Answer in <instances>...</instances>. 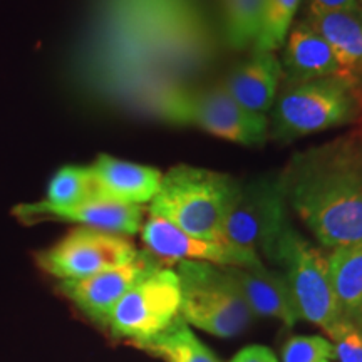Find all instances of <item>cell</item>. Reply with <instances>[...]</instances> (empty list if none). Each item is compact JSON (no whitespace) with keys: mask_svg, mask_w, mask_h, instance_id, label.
Instances as JSON below:
<instances>
[{"mask_svg":"<svg viewBox=\"0 0 362 362\" xmlns=\"http://www.w3.org/2000/svg\"><path fill=\"white\" fill-rule=\"evenodd\" d=\"M287 205L325 248L362 242V134L297 153L279 175Z\"/></svg>","mask_w":362,"mask_h":362,"instance_id":"obj_1","label":"cell"},{"mask_svg":"<svg viewBox=\"0 0 362 362\" xmlns=\"http://www.w3.org/2000/svg\"><path fill=\"white\" fill-rule=\"evenodd\" d=\"M240 181L192 165H176L163 175L149 215L160 216L194 237L221 242V226Z\"/></svg>","mask_w":362,"mask_h":362,"instance_id":"obj_2","label":"cell"},{"mask_svg":"<svg viewBox=\"0 0 362 362\" xmlns=\"http://www.w3.org/2000/svg\"><path fill=\"white\" fill-rule=\"evenodd\" d=\"M362 115V88L330 76L282 84L269 116V138L293 141L356 123Z\"/></svg>","mask_w":362,"mask_h":362,"instance_id":"obj_3","label":"cell"},{"mask_svg":"<svg viewBox=\"0 0 362 362\" xmlns=\"http://www.w3.org/2000/svg\"><path fill=\"white\" fill-rule=\"evenodd\" d=\"M155 112L176 126H192L243 146H260L269 139V116L243 110L225 86L187 89L171 86L153 101Z\"/></svg>","mask_w":362,"mask_h":362,"instance_id":"obj_4","label":"cell"},{"mask_svg":"<svg viewBox=\"0 0 362 362\" xmlns=\"http://www.w3.org/2000/svg\"><path fill=\"white\" fill-rule=\"evenodd\" d=\"M180 317L211 336L233 337L248 327L253 312L226 267L180 262Z\"/></svg>","mask_w":362,"mask_h":362,"instance_id":"obj_5","label":"cell"},{"mask_svg":"<svg viewBox=\"0 0 362 362\" xmlns=\"http://www.w3.org/2000/svg\"><path fill=\"white\" fill-rule=\"evenodd\" d=\"M288 226L279 176H262L238 183L221 226V242L252 259L267 257L275 262L280 238Z\"/></svg>","mask_w":362,"mask_h":362,"instance_id":"obj_6","label":"cell"},{"mask_svg":"<svg viewBox=\"0 0 362 362\" xmlns=\"http://www.w3.org/2000/svg\"><path fill=\"white\" fill-rule=\"evenodd\" d=\"M275 262L285 267V279L302 319L332 332L342 317L330 282L327 255L288 226L280 238Z\"/></svg>","mask_w":362,"mask_h":362,"instance_id":"obj_7","label":"cell"},{"mask_svg":"<svg viewBox=\"0 0 362 362\" xmlns=\"http://www.w3.org/2000/svg\"><path fill=\"white\" fill-rule=\"evenodd\" d=\"M181 287L176 270L153 269L136 282L111 312L107 325L116 336L146 344L180 319Z\"/></svg>","mask_w":362,"mask_h":362,"instance_id":"obj_8","label":"cell"},{"mask_svg":"<svg viewBox=\"0 0 362 362\" xmlns=\"http://www.w3.org/2000/svg\"><path fill=\"white\" fill-rule=\"evenodd\" d=\"M138 255L133 243L123 235L81 226L40 253L39 264L52 277L66 282L83 280L126 265Z\"/></svg>","mask_w":362,"mask_h":362,"instance_id":"obj_9","label":"cell"},{"mask_svg":"<svg viewBox=\"0 0 362 362\" xmlns=\"http://www.w3.org/2000/svg\"><path fill=\"white\" fill-rule=\"evenodd\" d=\"M141 238L153 255L166 262H205L220 267H255L252 259L223 242L194 237L160 216L149 215L141 226Z\"/></svg>","mask_w":362,"mask_h":362,"instance_id":"obj_10","label":"cell"},{"mask_svg":"<svg viewBox=\"0 0 362 362\" xmlns=\"http://www.w3.org/2000/svg\"><path fill=\"white\" fill-rule=\"evenodd\" d=\"M156 267L151 259L139 253L126 265L104 270L83 280H66L61 284V288L90 319L107 322L111 312L124 293Z\"/></svg>","mask_w":362,"mask_h":362,"instance_id":"obj_11","label":"cell"},{"mask_svg":"<svg viewBox=\"0 0 362 362\" xmlns=\"http://www.w3.org/2000/svg\"><path fill=\"white\" fill-rule=\"evenodd\" d=\"M16 215L24 220L56 218L81 223L86 228L101 230L115 235H134L141 232L144 223V208L141 205L94 200L78 206L56 208L44 202L29 203L16 208Z\"/></svg>","mask_w":362,"mask_h":362,"instance_id":"obj_12","label":"cell"},{"mask_svg":"<svg viewBox=\"0 0 362 362\" xmlns=\"http://www.w3.org/2000/svg\"><path fill=\"white\" fill-rule=\"evenodd\" d=\"M96 181L98 200L144 205L151 203L161 188L163 173L153 166L101 155L90 165Z\"/></svg>","mask_w":362,"mask_h":362,"instance_id":"obj_13","label":"cell"},{"mask_svg":"<svg viewBox=\"0 0 362 362\" xmlns=\"http://www.w3.org/2000/svg\"><path fill=\"white\" fill-rule=\"evenodd\" d=\"M284 83L282 62L275 52L253 51L243 64L235 67L225 89L243 110L265 115L274 106Z\"/></svg>","mask_w":362,"mask_h":362,"instance_id":"obj_14","label":"cell"},{"mask_svg":"<svg viewBox=\"0 0 362 362\" xmlns=\"http://www.w3.org/2000/svg\"><path fill=\"white\" fill-rule=\"evenodd\" d=\"M282 47V84L305 83L330 76L341 78L337 59L327 40L304 19L291 27Z\"/></svg>","mask_w":362,"mask_h":362,"instance_id":"obj_15","label":"cell"},{"mask_svg":"<svg viewBox=\"0 0 362 362\" xmlns=\"http://www.w3.org/2000/svg\"><path fill=\"white\" fill-rule=\"evenodd\" d=\"M237 280L253 314L274 317L293 325L300 319L296 298L285 275L269 270L264 264L255 267H226Z\"/></svg>","mask_w":362,"mask_h":362,"instance_id":"obj_16","label":"cell"},{"mask_svg":"<svg viewBox=\"0 0 362 362\" xmlns=\"http://www.w3.org/2000/svg\"><path fill=\"white\" fill-rule=\"evenodd\" d=\"M332 49L341 78L362 88V13L325 12L304 17Z\"/></svg>","mask_w":362,"mask_h":362,"instance_id":"obj_17","label":"cell"},{"mask_svg":"<svg viewBox=\"0 0 362 362\" xmlns=\"http://www.w3.org/2000/svg\"><path fill=\"white\" fill-rule=\"evenodd\" d=\"M327 259L342 320L362 325V242L332 248Z\"/></svg>","mask_w":362,"mask_h":362,"instance_id":"obj_18","label":"cell"},{"mask_svg":"<svg viewBox=\"0 0 362 362\" xmlns=\"http://www.w3.org/2000/svg\"><path fill=\"white\" fill-rule=\"evenodd\" d=\"M139 347L161 357L165 362H218L214 352L194 336L181 317L170 329Z\"/></svg>","mask_w":362,"mask_h":362,"instance_id":"obj_19","label":"cell"},{"mask_svg":"<svg viewBox=\"0 0 362 362\" xmlns=\"http://www.w3.org/2000/svg\"><path fill=\"white\" fill-rule=\"evenodd\" d=\"M226 42L235 51L253 47L265 16V0H221Z\"/></svg>","mask_w":362,"mask_h":362,"instance_id":"obj_20","label":"cell"},{"mask_svg":"<svg viewBox=\"0 0 362 362\" xmlns=\"http://www.w3.org/2000/svg\"><path fill=\"white\" fill-rule=\"evenodd\" d=\"M94 200H98V189L90 166L71 165L54 175L44 203L49 206L67 208Z\"/></svg>","mask_w":362,"mask_h":362,"instance_id":"obj_21","label":"cell"},{"mask_svg":"<svg viewBox=\"0 0 362 362\" xmlns=\"http://www.w3.org/2000/svg\"><path fill=\"white\" fill-rule=\"evenodd\" d=\"M302 0H265V16L253 51L277 52L293 25Z\"/></svg>","mask_w":362,"mask_h":362,"instance_id":"obj_22","label":"cell"},{"mask_svg":"<svg viewBox=\"0 0 362 362\" xmlns=\"http://www.w3.org/2000/svg\"><path fill=\"white\" fill-rule=\"evenodd\" d=\"M334 356V344L320 336L292 337L282 351L284 362H325Z\"/></svg>","mask_w":362,"mask_h":362,"instance_id":"obj_23","label":"cell"},{"mask_svg":"<svg viewBox=\"0 0 362 362\" xmlns=\"http://www.w3.org/2000/svg\"><path fill=\"white\" fill-rule=\"evenodd\" d=\"M339 362H362V325L342 322L329 334Z\"/></svg>","mask_w":362,"mask_h":362,"instance_id":"obj_24","label":"cell"},{"mask_svg":"<svg viewBox=\"0 0 362 362\" xmlns=\"http://www.w3.org/2000/svg\"><path fill=\"white\" fill-rule=\"evenodd\" d=\"M305 17L325 12H361L362 4L359 0H305Z\"/></svg>","mask_w":362,"mask_h":362,"instance_id":"obj_25","label":"cell"},{"mask_svg":"<svg viewBox=\"0 0 362 362\" xmlns=\"http://www.w3.org/2000/svg\"><path fill=\"white\" fill-rule=\"evenodd\" d=\"M232 362H279L265 346H248L233 357Z\"/></svg>","mask_w":362,"mask_h":362,"instance_id":"obj_26","label":"cell"},{"mask_svg":"<svg viewBox=\"0 0 362 362\" xmlns=\"http://www.w3.org/2000/svg\"><path fill=\"white\" fill-rule=\"evenodd\" d=\"M359 2H361V4H362V0H359Z\"/></svg>","mask_w":362,"mask_h":362,"instance_id":"obj_27","label":"cell"},{"mask_svg":"<svg viewBox=\"0 0 362 362\" xmlns=\"http://www.w3.org/2000/svg\"><path fill=\"white\" fill-rule=\"evenodd\" d=\"M325 362H329V361H325Z\"/></svg>","mask_w":362,"mask_h":362,"instance_id":"obj_28","label":"cell"}]
</instances>
